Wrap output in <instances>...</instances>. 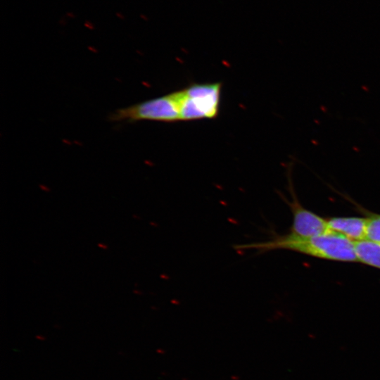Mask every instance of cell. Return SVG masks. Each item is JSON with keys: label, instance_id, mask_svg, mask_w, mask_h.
Returning <instances> with one entry per match:
<instances>
[{"label": "cell", "instance_id": "ba28073f", "mask_svg": "<svg viewBox=\"0 0 380 380\" xmlns=\"http://www.w3.org/2000/svg\"><path fill=\"white\" fill-rule=\"evenodd\" d=\"M120 14H121V13H117V15H118L119 18H122V19L125 18L124 16H122Z\"/></svg>", "mask_w": 380, "mask_h": 380}, {"label": "cell", "instance_id": "6da1fadb", "mask_svg": "<svg viewBox=\"0 0 380 380\" xmlns=\"http://www.w3.org/2000/svg\"><path fill=\"white\" fill-rule=\"evenodd\" d=\"M236 250H254L258 254L274 250H287L320 259L358 262L355 242L331 230L322 234L300 237L290 233L272 234L267 240L237 244Z\"/></svg>", "mask_w": 380, "mask_h": 380}, {"label": "cell", "instance_id": "3957f363", "mask_svg": "<svg viewBox=\"0 0 380 380\" xmlns=\"http://www.w3.org/2000/svg\"><path fill=\"white\" fill-rule=\"evenodd\" d=\"M222 83H191L179 89L181 121L215 118L220 112Z\"/></svg>", "mask_w": 380, "mask_h": 380}, {"label": "cell", "instance_id": "9c48e42d", "mask_svg": "<svg viewBox=\"0 0 380 380\" xmlns=\"http://www.w3.org/2000/svg\"><path fill=\"white\" fill-rule=\"evenodd\" d=\"M36 337L39 339H44V337L42 336H37Z\"/></svg>", "mask_w": 380, "mask_h": 380}, {"label": "cell", "instance_id": "7a4b0ae2", "mask_svg": "<svg viewBox=\"0 0 380 380\" xmlns=\"http://www.w3.org/2000/svg\"><path fill=\"white\" fill-rule=\"evenodd\" d=\"M110 118L113 121L134 122L155 121L176 122L181 121L179 90L159 97L119 108Z\"/></svg>", "mask_w": 380, "mask_h": 380}, {"label": "cell", "instance_id": "277c9868", "mask_svg": "<svg viewBox=\"0 0 380 380\" xmlns=\"http://www.w3.org/2000/svg\"><path fill=\"white\" fill-rule=\"evenodd\" d=\"M291 196V200L284 198L293 215L292 224L289 233L300 237H310L329 230L327 220L304 208L292 189Z\"/></svg>", "mask_w": 380, "mask_h": 380}, {"label": "cell", "instance_id": "52a82bcc", "mask_svg": "<svg viewBox=\"0 0 380 380\" xmlns=\"http://www.w3.org/2000/svg\"><path fill=\"white\" fill-rule=\"evenodd\" d=\"M368 217L367 239L380 243V215L365 212Z\"/></svg>", "mask_w": 380, "mask_h": 380}, {"label": "cell", "instance_id": "8992f818", "mask_svg": "<svg viewBox=\"0 0 380 380\" xmlns=\"http://www.w3.org/2000/svg\"><path fill=\"white\" fill-rule=\"evenodd\" d=\"M358 262L380 269V243L369 239L355 242Z\"/></svg>", "mask_w": 380, "mask_h": 380}, {"label": "cell", "instance_id": "5b68a950", "mask_svg": "<svg viewBox=\"0 0 380 380\" xmlns=\"http://www.w3.org/2000/svg\"><path fill=\"white\" fill-rule=\"evenodd\" d=\"M368 217H332L327 219L329 230L354 242L367 239Z\"/></svg>", "mask_w": 380, "mask_h": 380}]
</instances>
